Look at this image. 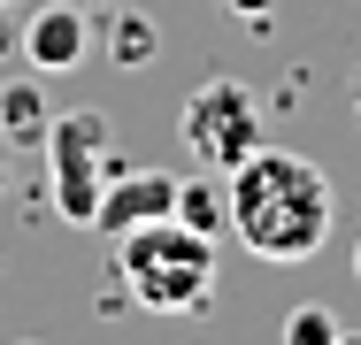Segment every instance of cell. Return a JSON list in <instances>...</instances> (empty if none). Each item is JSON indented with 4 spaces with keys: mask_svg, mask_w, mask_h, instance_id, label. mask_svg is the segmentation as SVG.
I'll return each instance as SVG.
<instances>
[{
    "mask_svg": "<svg viewBox=\"0 0 361 345\" xmlns=\"http://www.w3.org/2000/svg\"><path fill=\"white\" fill-rule=\"evenodd\" d=\"M223 8H231V15H246L254 31H269V8H277V0H223Z\"/></svg>",
    "mask_w": 361,
    "mask_h": 345,
    "instance_id": "obj_11",
    "label": "cell"
},
{
    "mask_svg": "<svg viewBox=\"0 0 361 345\" xmlns=\"http://www.w3.org/2000/svg\"><path fill=\"white\" fill-rule=\"evenodd\" d=\"M177 138H185V153H192L200 169L231 177V169L262 146V100H254V84H238V77L192 84V100H185V115H177Z\"/></svg>",
    "mask_w": 361,
    "mask_h": 345,
    "instance_id": "obj_4",
    "label": "cell"
},
{
    "mask_svg": "<svg viewBox=\"0 0 361 345\" xmlns=\"http://www.w3.org/2000/svg\"><path fill=\"white\" fill-rule=\"evenodd\" d=\"M16 31H23V23H16V15H8V0H0V62L16 54Z\"/></svg>",
    "mask_w": 361,
    "mask_h": 345,
    "instance_id": "obj_12",
    "label": "cell"
},
{
    "mask_svg": "<svg viewBox=\"0 0 361 345\" xmlns=\"http://www.w3.org/2000/svg\"><path fill=\"white\" fill-rule=\"evenodd\" d=\"M47 123H54L47 84L39 77H8L0 84V146H47Z\"/></svg>",
    "mask_w": 361,
    "mask_h": 345,
    "instance_id": "obj_8",
    "label": "cell"
},
{
    "mask_svg": "<svg viewBox=\"0 0 361 345\" xmlns=\"http://www.w3.org/2000/svg\"><path fill=\"white\" fill-rule=\"evenodd\" d=\"M338 338H346V322L331 307H292L285 315V345H338Z\"/></svg>",
    "mask_w": 361,
    "mask_h": 345,
    "instance_id": "obj_10",
    "label": "cell"
},
{
    "mask_svg": "<svg viewBox=\"0 0 361 345\" xmlns=\"http://www.w3.org/2000/svg\"><path fill=\"white\" fill-rule=\"evenodd\" d=\"M169 200H177V177H169V169H131V161H116L108 184H100V207H92V230L123 238V230H139L154 215H169Z\"/></svg>",
    "mask_w": 361,
    "mask_h": 345,
    "instance_id": "obj_6",
    "label": "cell"
},
{
    "mask_svg": "<svg viewBox=\"0 0 361 345\" xmlns=\"http://www.w3.org/2000/svg\"><path fill=\"white\" fill-rule=\"evenodd\" d=\"M354 100H361V69H354Z\"/></svg>",
    "mask_w": 361,
    "mask_h": 345,
    "instance_id": "obj_15",
    "label": "cell"
},
{
    "mask_svg": "<svg viewBox=\"0 0 361 345\" xmlns=\"http://www.w3.org/2000/svg\"><path fill=\"white\" fill-rule=\"evenodd\" d=\"M223 184H231V238L254 261H315L338 222L323 161L285 153V146H254Z\"/></svg>",
    "mask_w": 361,
    "mask_h": 345,
    "instance_id": "obj_1",
    "label": "cell"
},
{
    "mask_svg": "<svg viewBox=\"0 0 361 345\" xmlns=\"http://www.w3.org/2000/svg\"><path fill=\"white\" fill-rule=\"evenodd\" d=\"M154 54H161V31H154V15L123 8V15L108 23V62H116V69H146Z\"/></svg>",
    "mask_w": 361,
    "mask_h": 345,
    "instance_id": "obj_9",
    "label": "cell"
},
{
    "mask_svg": "<svg viewBox=\"0 0 361 345\" xmlns=\"http://www.w3.org/2000/svg\"><path fill=\"white\" fill-rule=\"evenodd\" d=\"M0 192H8V146H0Z\"/></svg>",
    "mask_w": 361,
    "mask_h": 345,
    "instance_id": "obj_13",
    "label": "cell"
},
{
    "mask_svg": "<svg viewBox=\"0 0 361 345\" xmlns=\"http://www.w3.org/2000/svg\"><path fill=\"white\" fill-rule=\"evenodd\" d=\"M116 169V131L100 108H54L47 123V200L70 230H92V207H100V184Z\"/></svg>",
    "mask_w": 361,
    "mask_h": 345,
    "instance_id": "obj_3",
    "label": "cell"
},
{
    "mask_svg": "<svg viewBox=\"0 0 361 345\" xmlns=\"http://www.w3.org/2000/svg\"><path fill=\"white\" fill-rule=\"evenodd\" d=\"M8 8H16V0H8Z\"/></svg>",
    "mask_w": 361,
    "mask_h": 345,
    "instance_id": "obj_16",
    "label": "cell"
},
{
    "mask_svg": "<svg viewBox=\"0 0 361 345\" xmlns=\"http://www.w3.org/2000/svg\"><path fill=\"white\" fill-rule=\"evenodd\" d=\"M169 215L185 222V230H200V238H231V184H223L216 169H192V177H177V200H169Z\"/></svg>",
    "mask_w": 361,
    "mask_h": 345,
    "instance_id": "obj_7",
    "label": "cell"
},
{
    "mask_svg": "<svg viewBox=\"0 0 361 345\" xmlns=\"http://www.w3.org/2000/svg\"><path fill=\"white\" fill-rule=\"evenodd\" d=\"M16 54L39 69V77H62L92 54V23H85V8L70 0H39L31 15H23V31H16Z\"/></svg>",
    "mask_w": 361,
    "mask_h": 345,
    "instance_id": "obj_5",
    "label": "cell"
},
{
    "mask_svg": "<svg viewBox=\"0 0 361 345\" xmlns=\"http://www.w3.org/2000/svg\"><path fill=\"white\" fill-rule=\"evenodd\" d=\"M216 269H223L216 238L185 230L177 215H154L116 238V276L131 284V307L146 315H200L216 299Z\"/></svg>",
    "mask_w": 361,
    "mask_h": 345,
    "instance_id": "obj_2",
    "label": "cell"
},
{
    "mask_svg": "<svg viewBox=\"0 0 361 345\" xmlns=\"http://www.w3.org/2000/svg\"><path fill=\"white\" fill-rule=\"evenodd\" d=\"M354 276H361V238H354Z\"/></svg>",
    "mask_w": 361,
    "mask_h": 345,
    "instance_id": "obj_14",
    "label": "cell"
}]
</instances>
